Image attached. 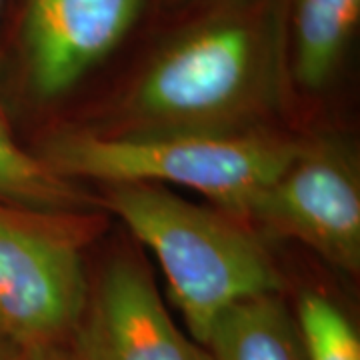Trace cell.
<instances>
[{
  "instance_id": "cell-13",
  "label": "cell",
  "mask_w": 360,
  "mask_h": 360,
  "mask_svg": "<svg viewBox=\"0 0 360 360\" xmlns=\"http://www.w3.org/2000/svg\"><path fill=\"white\" fill-rule=\"evenodd\" d=\"M18 352H20V348L16 347L13 340L0 335V360H16Z\"/></svg>"
},
{
  "instance_id": "cell-3",
  "label": "cell",
  "mask_w": 360,
  "mask_h": 360,
  "mask_svg": "<svg viewBox=\"0 0 360 360\" xmlns=\"http://www.w3.org/2000/svg\"><path fill=\"white\" fill-rule=\"evenodd\" d=\"M274 56L264 26L220 16L180 34L136 80L124 103L132 130H238L274 96Z\"/></svg>"
},
{
  "instance_id": "cell-1",
  "label": "cell",
  "mask_w": 360,
  "mask_h": 360,
  "mask_svg": "<svg viewBox=\"0 0 360 360\" xmlns=\"http://www.w3.org/2000/svg\"><path fill=\"white\" fill-rule=\"evenodd\" d=\"M298 150L300 144L258 129L129 130L118 136L58 134L39 158L65 179L182 186L240 220L250 219Z\"/></svg>"
},
{
  "instance_id": "cell-5",
  "label": "cell",
  "mask_w": 360,
  "mask_h": 360,
  "mask_svg": "<svg viewBox=\"0 0 360 360\" xmlns=\"http://www.w3.org/2000/svg\"><path fill=\"white\" fill-rule=\"evenodd\" d=\"M250 219L307 245L333 266L359 272V168L333 142L300 144L292 162L260 196Z\"/></svg>"
},
{
  "instance_id": "cell-12",
  "label": "cell",
  "mask_w": 360,
  "mask_h": 360,
  "mask_svg": "<svg viewBox=\"0 0 360 360\" xmlns=\"http://www.w3.org/2000/svg\"><path fill=\"white\" fill-rule=\"evenodd\" d=\"M16 360H80L75 345H54V347L20 348Z\"/></svg>"
},
{
  "instance_id": "cell-10",
  "label": "cell",
  "mask_w": 360,
  "mask_h": 360,
  "mask_svg": "<svg viewBox=\"0 0 360 360\" xmlns=\"http://www.w3.org/2000/svg\"><path fill=\"white\" fill-rule=\"evenodd\" d=\"M0 202L49 217H68L86 210L90 198L39 156L26 153L14 141L6 115L0 112Z\"/></svg>"
},
{
  "instance_id": "cell-11",
  "label": "cell",
  "mask_w": 360,
  "mask_h": 360,
  "mask_svg": "<svg viewBox=\"0 0 360 360\" xmlns=\"http://www.w3.org/2000/svg\"><path fill=\"white\" fill-rule=\"evenodd\" d=\"M292 314L307 360H360L359 330L330 296L302 290Z\"/></svg>"
},
{
  "instance_id": "cell-14",
  "label": "cell",
  "mask_w": 360,
  "mask_h": 360,
  "mask_svg": "<svg viewBox=\"0 0 360 360\" xmlns=\"http://www.w3.org/2000/svg\"><path fill=\"white\" fill-rule=\"evenodd\" d=\"M2 6H4V0H0V14H2ZM0 112L4 115V96H2V68H0Z\"/></svg>"
},
{
  "instance_id": "cell-6",
  "label": "cell",
  "mask_w": 360,
  "mask_h": 360,
  "mask_svg": "<svg viewBox=\"0 0 360 360\" xmlns=\"http://www.w3.org/2000/svg\"><path fill=\"white\" fill-rule=\"evenodd\" d=\"M144 0H26L20 56L30 92L63 96L124 40Z\"/></svg>"
},
{
  "instance_id": "cell-4",
  "label": "cell",
  "mask_w": 360,
  "mask_h": 360,
  "mask_svg": "<svg viewBox=\"0 0 360 360\" xmlns=\"http://www.w3.org/2000/svg\"><path fill=\"white\" fill-rule=\"evenodd\" d=\"M52 219L0 202V335L18 348L72 345L89 304L82 257Z\"/></svg>"
},
{
  "instance_id": "cell-9",
  "label": "cell",
  "mask_w": 360,
  "mask_h": 360,
  "mask_svg": "<svg viewBox=\"0 0 360 360\" xmlns=\"http://www.w3.org/2000/svg\"><path fill=\"white\" fill-rule=\"evenodd\" d=\"M360 0H295V78L302 89H324L359 26Z\"/></svg>"
},
{
  "instance_id": "cell-7",
  "label": "cell",
  "mask_w": 360,
  "mask_h": 360,
  "mask_svg": "<svg viewBox=\"0 0 360 360\" xmlns=\"http://www.w3.org/2000/svg\"><path fill=\"white\" fill-rule=\"evenodd\" d=\"M72 345L80 360H212L176 326L153 276L132 258L106 266Z\"/></svg>"
},
{
  "instance_id": "cell-8",
  "label": "cell",
  "mask_w": 360,
  "mask_h": 360,
  "mask_svg": "<svg viewBox=\"0 0 360 360\" xmlns=\"http://www.w3.org/2000/svg\"><path fill=\"white\" fill-rule=\"evenodd\" d=\"M205 348L212 360H307L292 309L281 292L245 298L222 310Z\"/></svg>"
},
{
  "instance_id": "cell-2",
  "label": "cell",
  "mask_w": 360,
  "mask_h": 360,
  "mask_svg": "<svg viewBox=\"0 0 360 360\" xmlns=\"http://www.w3.org/2000/svg\"><path fill=\"white\" fill-rule=\"evenodd\" d=\"M104 206L155 252L168 295L200 347L222 310L283 292L266 248L222 210L194 205L160 184H110Z\"/></svg>"
}]
</instances>
